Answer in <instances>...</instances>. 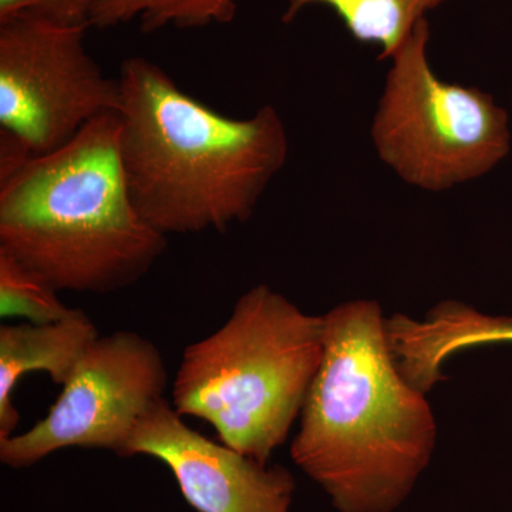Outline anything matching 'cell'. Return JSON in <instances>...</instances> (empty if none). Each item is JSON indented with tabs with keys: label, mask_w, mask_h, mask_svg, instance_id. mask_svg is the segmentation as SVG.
Listing matches in <instances>:
<instances>
[{
	"label": "cell",
	"mask_w": 512,
	"mask_h": 512,
	"mask_svg": "<svg viewBox=\"0 0 512 512\" xmlns=\"http://www.w3.org/2000/svg\"><path fill=\"white\" fill-rule=\"evenodd\" d=\"M322 357L323 316L256 285L217 332L185 348L173 407L207 421L225 446L268 464L302 413Z\"/></svg>",
	"instance_id": "4"
},
{
	"label": "cell",
	"mask_w": 512,
	"mask_h": 512,
	"mask_svg": "<svg viewBox=\"0 0 512 512\" xmlns=\"http://www.w3.org/2000/svg\"><path fill=\"white\" fill-rule=\"evenodd\" d=\"M437 427L404 379L382 308L359 299L323 316V357L291 456L338 512H393L429 466Z\"/></svg>",
	"instance_id": "1"
},
{
	"label": "cell",
	"mask_w": 512,
	"mask_h": 512,
	"mask_svg": "<svg viewBox=\"0 0 512 512\" xmlns=\"http://www.w3.org/2000/svg\"><path fill=\"white\" fill-rule=\"evenodd\" d=\"M117 80L120 160L141 217L165 237L247 222L288 160L275 107L224 116L141 56L124 60Z\"/></svg>",
	"instance_id": "2"
},
{
	"label": "cell",
	"mask_w": 512,
	"mask_h": 512,
	"mask_svg": "<svg viewBox=\"0 0 512 512\" xmlns=\"http://www.w3.org/2000/svg\"><path fill=\"white\" fill-rule=\"evenodd\" d=\"M52 282L0 251V316L25 318L30 323L59 322L76 309L67 308Z\"/></svg>",
	"instance_id": "12"
},
{
	"label": "cell",
	"mask_w": 512,
	"mask_h": 512,
	"mask_svg": "<svg viewBox=\"0 0 512 512\" xmlns=\"http://www.w3.org/2000/svg\"><path fill=\"white\" fill-rule=\"evenodd\" d=\"M451 0H288L282 22L291 25L305 10H332L360 45L379 47V60H389L427 15Z\"/></svg>",
	"instance_id": "10"
},
{
	"label": "cell",
	"mask_w": 512,
	"mask_h": 512,
	"mask_svg": "<svg viewBox=\"0 0 512 512\" xmlns=\"http://www.w3.org/2000/svg\"><path fill=\"white\" fill-rule=\"evenodd\" d=\"M97 0H0V22L30 16L64 26L90 28V16Z\"/></svg>",
	"instance_id": "13"
},
{
	"label": "cell",
	"mask_w": 512,
	"mask_h": 512,
	"mask_svg": "<svg viewBox=\"0 0 512 512\" xmlns=\"http://www.w3.org/2000/svg\"><path fill=\"white\" fill-rule=\"evenodd\" d=\"M167 384V367L151 340L131 330L96 339L45 419L0 440V461L22 470L73 447L119 456L138 420L164 399Z\"/></svg>",
	"instance_id": "7"
},
{
	"label": "cell",
	"mask_w": 512,
	"mask_h": 512,
	"mask_svg": "<svg viewBox=\"0 0 512 512\" xmlns=\"http://www.w3.org/2000/svg\"><path fill=\"white\" fill-rule=\"evenodd\" d=\"M156 458L197 512H291L296 483L282 466L261 464L191 429L167 399L138 420L119 457Z\"/></svg>",
	"instance_id": "8"
},
{
	"label": "cell",
	"mask_w": 512,
	"mask_h": 512,
	"mask_svg": "<svg viewBox=\"0 0 512 512\" xmlns=\"http://www.w3.org/2000/svg\"><path fill=\"white\" fill-rule=\"evenodd\" d=\"M423 20L392 60L372 120L377 156L404 183L443 192L484 177L511 151L510 116L491 94L444 82Z\"/></svg>",
	"instance_id": "5"
},
{
	"label": "cell",
	"mask_w": 512,
	"mask_h": 512,
	"mask_svg": "<svg viewBox=\"0 0 512 512\" xmlns=\"http://www.w3.org/2000/svg\"><path fill=\"white\" fill-rule=\"evenodd\" d=\"M35 157L20 138L9 131L0 130V181L8 180L30 158Z\"/></svg>",
	"instance_id": "14"
},
{
	"label": "cell",
	"mask_w": 512,
	"mask_h": 512,
	"mask_svg": "<svg viewBox=\"0 0 512 512\" xmlns=\"http://www.w3.org/2000/svg\"><path fill=\"white\" fill-rule=\"evenodd\" d=\"M99 338L92 320L79 309L59 322L0 328V440L15 436L20 423L12 402L19 380L28 373L45 372L53 383L64 386Z\"/></svg>",
	"instance_id": "9"
},
{
	"label": "cell",
	"mask_w": 512,
	"mask_h": 512,
	"mask_svg": "<svg viewBox=\"0 0 512 512\" xmlns=\"http://www.w3.org/2000/svg\"><path fill=\"white\" fill-rule=\"evenodd\" d=\"M86 26L16 16L0 22V130L33 156L66 146L87 124L120 107L119 80L84 47Z\"/></svg>",
	"instance_id": "6"
},
{
	"label": "cell",
	"mask_w": 512,
	"mask_h": 512,
	"mask_svg": "<svg viewBox=\"0 0 512 512\" xmlns=\"http://www.w3.org/2000/svg\"><path fill=\"white\" fill-rule=\"evenodd\" d=\"M242 0H97L89 26L116 28L137 20L144 33L168 28L198 29L227 25Z\"/></svg>",
	"instance_id": "11"
},
{
	"label": "cell",
	"mask_w": 512,
	"mask_h": 512,
	"mask_svg": "<svg viewBox=\"0 0 512 512\" xmlns=\"http://www.w3.org/2000/svg\"><path fill=\"white\" fill-rule=\"evenodd\" d=\"M165 249L167 237L141 217L128 192L117 113L0 181V251L57 291H123Z\"/></svg>",
	"instance_id": "3"
}]
</instances>
